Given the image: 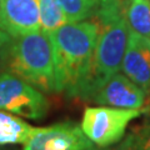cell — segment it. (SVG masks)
Returning a JSON list of instances; mask_svg holds the SVG:
<instances>
[{
  "label": "cell",
  "mask_w": 150,
  "mask_h": 150,
  "mask_svg": "<svg viewBox=\"0 0 150 150\" xmlns=\"http://www.w3.org/2000/svg\"><path fill=\"white\" fill-rule=\"evenodd\" d=\"M9 39H10V36H9L5 31L3 30V28H1V25H0V50H1V48L4 45H5L8 41H9Z\"/></svg>",
  "instance_id": "obj_15"
},
{
  "label": "cell",
  "mask_w": 150,
  "mask_h": 150,
  "mask_svg": "<svg viewBox=\"0 0 150 150\" xmlns=\"http://www.w3.org/2000/svg\"><path fill=\"white\" fill-rule=\"evenodd\" d=\"M0 110L30 120L45 118L49 100L39 91L13 73H0Z\"/></svg>",
  "instance_id": "obj_5"
},
{
  "label": "cell",
  "mask_w": 150,
  "mask_h": 150,
  "mask_svg": "<svg viewBox=\"0 0 150 150\" xmlns=\"http://www.w3.org/2000/svg\"><path fill=\"white\" fill-rule=\"evenodd\" d=\"M144 112L142 109H120L111 106H89L84 110L80 128L85 137L100 149L119 143L130 121Z\"/></svg>",
  "instance_id": "obj_4"
},
{
  "label": "cell",
  "mask_w": 150,
  "mask_h": 150,
  "mask_svg": "<svg viewBox=\"0 0 150 150\" xmlns=\"http://www.w3.org/2000/svg\"><path fill=\"white\" fill-rule=\"evenodd\" d=\"M98 26L95 20L67 23L49 34L53 46L56 93L80 98L91 68Z\"/></svg>",
  "instance_id": "obj_1"
},
{
  "label": "cell",
  "mask_w": 150,
  "mask_h": 150,
  "mask_svg": "<svg viewBox=\"0 0 150 150\" xmlns=\"http://www.w3.org/2000/svg\"><path fill=\"white\" fill-rule=\"evenodd\" d=\"M4 46L9 73L44 94L56 93L53 46L49 35L38 30L10 38Z\"/></svg>",
  "instance_id": "obj_3"
},
{
  "label": "cell",
  "mask_w": 150,
  "mask_h": 150,
  "mask_svg": "<svg viewBox=\"0 0 150 150\" xmlns=\"http://www.w3.org/2000/svg\"><path fill=\"white\" fill-rule=\"evenodd\" d=\"M69 23L86 20L93 15L95 6L89 0H56Z\"/></svg>",
  "instance_id": "obj_13"
},
{
  "label": "cell",
  "mask_w": 150,
  "mask_h": 150,
  "mask_svg": "<svg viewBox=\"0 0 150 150\" xmlns=\"http://www.w3.org/2000/svg\"><path fill=\"white\" fill-rule=\"evenodd\" d=\"M0 150H20L16 148H8V146H0Z\"/></svg>",
  "instance_id": "obj_17"
},
{
  "label": "cell",
  "mask_w": 150,
  "mask_h": 150,
  "mask_svg": "<svg viewBox=\"0 0 150 150\" xmlns=\"http://www.w3.org/2000/svg\"><path fill=\"white\" fill-rule=\"evenodd\" d=\"M0 25L10 38L40 30L38 0H0Z\"/></svg>",
  "instance_id": "obj_8"
},
{
  "label": "cell",
  "mask_w": 150,
  "mask_h": 150,
  "mask_svg": "<svg viewBox=\"0 0 150 150\" xmlns=\"http://www.w3.org/2000/svg\"><path fill=\"white\" fill-rule=\"evenodd\" d=\"M130 0H101L93 13L99 30L91 68L80 99L88 95L105 79L119 73L126 48L129 26L126 9Z\"/></svg>",
  "instance_id": "obj_2"
},
{
  "label": "cell",
  "mask_w": 150,
  "mask_h": 150,
  "mask_svg": "<svg viewBox=\"0 0 150 150\" xmlns=\"http://www.w3.org/2000/svg\"><path fill=\"white\" fill-rule=\"evenodd\" d=\"M119 150H150V124L134 129Z\"/></svg>",
  "instance_id": "obj_14"
},
{
  "label": "cell",
  "mask_w": 150,
  "mask_h": 150,
  "mask_svg": "<svg viewBox=\"0 0 150 150\" xmlns=\"http://www.w3.org/2000/svg\"><path fill=\"white\" fill-rule=\"evenodd\" d=\"M38 1H39L40 14V30L46 35L69 23L56 0H38Z\"/></svg>",
  "instance_id": "obj_12"
},
{
  "label": "cell",
  "mask_w": 150,
  "mask_h": 150,
  "mask_svg": "<svg viewBox=\"0 0 150 150\" xmlns=\"http://www.w3.org/2000/svg\"><path fill=\"white\" fill-rule=\"evenodd\" d=\"M89 1H90V3L93 4V5L96 8V6H98V4H99V3L101 1V0H89Z\"/></svg>",
  "instance_id": "obj_16"
},
{
  "label": "cell",
  "mask_w": 150,
  "mask_h": 150,
  "mask_svg": "<svg viewBox=\"0 0 150 150\" xmlns=\"http://www.w3.org/2000/svg\"><path fill=\"white\" fill-rule=\"evenodd\" d=\"M146 96L143 89L131 81L126 75L116 73L94 88L86 100L103 106L140 109L145 104Z\"/></svg>",
  "instance_id": "obj_7"
},
{
  "label": "cell",
  "mask_w": 150,
  "mask_h": 150,
  "mask_svg": "<svg viewBox=\"0 0 150 150\" xmlns=\"http://www.w3.org/2000/svg\"><path fill=\"white\" fill-rule=\"evenodd\" d=\"M126 20L130 30L150 38V0H130Z\"/></svg>",
  "instance_id": "obj_11"
},
{
  "label": "cell",
  "mask_w": 150,
  "mask_h": 150,
  "mask_svg": "<svg viewBox=\"0 0 150 150\" xmlns=\"http://www.w3.org/2000/svg\"><path fill=\"white\" fill-rule=\"evenodd\" d=\"M36 130L20 116L0 110V146L26 143Z\"/></svg>",
  "instance_id": "obj_10"
},
{
  "label": "cell",
  "mask_w": 150,
  "mask_h": 150,
  "mask_svg": "<svg viewBox=\"0 0 150 150\" xmlns=\"http://www.w3.org/2000/svg\"><path fill=\"white\" fill-rule=\"evenodd\" d=\"M23 145V150H88L95 146L74 121L36 128Z\"/></svg>",
  "instance_id": "obj_6"
},
{
  "label": "cell",
  "mask_w": 150,
  "mask_h": 150,
  "mask_svg": "<svg viewBox=\"0 0 150 150\" xmlns=\"http://www.w3.org/2000/svg\"><path fill=\"white\" fill-rule=\"evenodd\" d=\"M121 70L146 95H150V38L129 29Z\"/></svg>",
  "instance_id": "obj_9"
},
{
  "label": "cell",
  "mask_w": 150,
  "mask_h": 150,
  "mask_svg": "<svg viewBox=\"0 0 150 150\" xmlns=\"http://www.w3.org/2000/svg\"><path fill=\"white\" fill-rule=\"evenodd\" d=\"M88 150H101L100 148H98V146H94V148H91V149H88Z\"/></svg>",
  "instance_id": "obj_18"
}]
</instances>
